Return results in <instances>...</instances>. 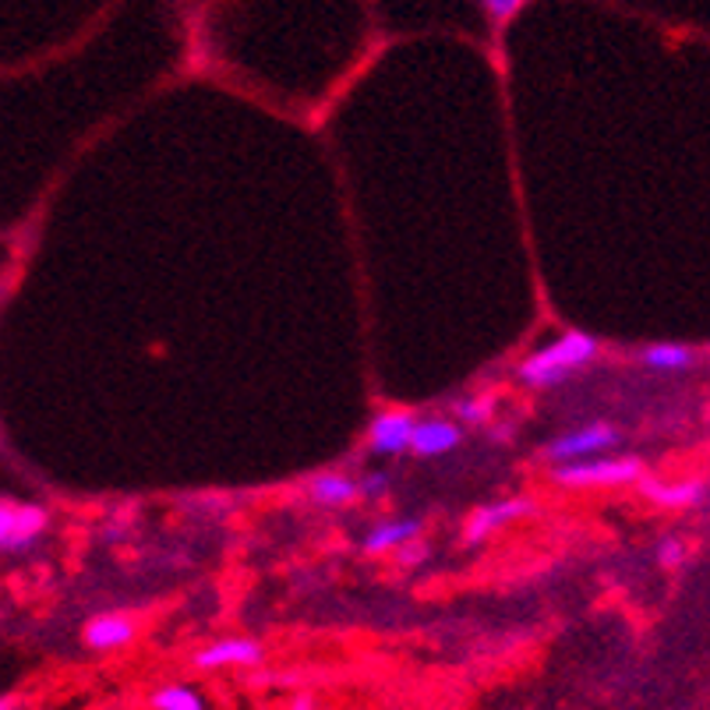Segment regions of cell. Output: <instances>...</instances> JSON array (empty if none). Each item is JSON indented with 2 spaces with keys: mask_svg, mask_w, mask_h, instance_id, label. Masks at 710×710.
Here are the masks:
<instances>
[{
  "mask_svg": "<svg viewBox=\"0 0 710 710\" xmlns=\"http://www.w3.org/2000/svg\"><path fill=\"white\" fill-rule=\"evenodd\" d=\"M598 358V339L587 333H562L559 339H551L541 350H534L527 361L520 364V378L527 382L531 389H551L565 382L580 368H587Z\"/></svg>",
  "mask_w": 710,
  "mask_h": 710,
  "instance_id": "cell-1",
  "label": "cell"
},
{
  "mask_svg": "<svg viewBox=\"0 0 710 710\" xmlns=\"http://www.w3.org/2000/svg\"><path fill=\"white\" fill-rule=\"evenodd\" d=\"M636 477H640V460H608V457L562 463L556 471L559 485H570V488H612Z\"/></svg>",
  "mask_w": 710,
  "mask_h": 710,
  "instance_id": "cell-2",
  "label": "cell"
},
{
  "mask_svg": "<svg viewBox=\"0 0 710 710\" xmlns=\"http://www.w3.org/2000/svg\"><path fill=\"white\" fill-rule=\"evenodd\" d=\"M619 443V432L612 424H587V428H576V432H565L559 435L556 443L545 446V457L551 463H576V460H587V457H598L601 449H612Z\"/></svg>",
  "mask_w": 710,
  "mask_h": 710,
  "instance_id": "cell-3",
  "label": "cell"
},
{
  "mask_svg": "<svg viewBox=\"0 0 710 710\" xmlns=\"http://www.w3.org/2000/svg\"><path fill=\"white\" fill-rule=\"evenodd\" d=\"M47 531V513L39 506L0 502V551H28Z\"/></svg>",
  "mask_w": 710,
  "mask_h": 710,
  "instance_id": "cell-4",
  "label": "cell"
},
{
  "mask_svg": "<svg viewBox=\"0 0 710 710\" xmlns=\"http://www.w3.org/2000/svg\"><path fill=\"white\" fill-rule=\"evenodd\" d=\"M265 650L259 640L251 636H226V640H216L212 647L198 650L195 655V669H254L262 664Z\"/></svg>",
  "mask_w": 710,
  "mask_h": 710,
  "instance_id": "cell-5",
  "label": "cell"
},
{
  "mask_svg": "<svg viewBox=\"0 0 710 710\" xmlns=\"http://www.w3.org/2000/svg\"><path fill=\"white\" fill-rule=\"evenodd\" d=\"M414 424L418 418L410 410H386L372 421L368 428V446L378 457H400V452L410 449V435H414Z\"/></svg>",
  "mask_w": 710,
  "mask_h": 710,
  "instance_id": "cell-6",
  "label": "cell"
},
{
  "mask_svg": "<svg viewBox=\"0 0 710 710\" xmlns=\"http://www.w3.org/2000/svg\"><path fill=\"white\" fill-rule=\"evenodd\" d=\"M531 513H534V506L527 499H502V502L481 506V509H474V516L466 520L463 537H466V545H481L495 531H502V527H509V523H516Z\"/></svg>",
  "mask_w": 710,
  "mask_h": 710,
  "instance_id": "cell-7",
  "label": "cell"
},
{
  "mask_svg": "<svg viewBox=\"0 0 710 710\" xmlns=\"http://www.w3.org/2000/svg\"><path fill=\"white\" fill-rule=\"evenodd\" d=\"M463 432L460 424H452L446 418H424L414 424V435H410V449L418 457H446V452L460 449Z\"/></svg>",
  "mask_w": 710,
  "mask_h": 710,
  "instance_id": "cell-8",
  "label": "cell"
},
{
  "mask_svg": "<svg viewBox=\"0 0 710 710\" xmlns=\"http://www.w3.org/2000/svg\"><path fill=\"white\" fill-rule=\"evenodd\" d=\"M135 640V622L124 615H96L85 626V647L89 650H121Z\"/></svg>",
  "mask_w": 710,
  "mask_h": 710,
  "instance_id": "cell-9",
  "label": "cell"
},
{
  "mask_svg": "<svg viewBox=\"0 0 710 710\" xmlns=\"http://www.w3.org/2000/svg\"><path fill=\"white\" fill-rule=\"evenodd\" d=\"M418 534H421L418 520H389V523H378V527L368 531L361 548L368 551V556H382V551H396V548L410 545Z\"/></svg>",
  "mask_w": 710,
  "mask_h": 710,
  "instance_id": "cell-10",
  "label": "cell"
},
{
  "mask_svg": "<svg viewBox=\"0 0 710 710\" xmlns=\"http://www.w3.org/2000/svg\"><path fill=\"white\" fill-rule=\"evenodd\" d=\"M311 499H315L319 506H350L353 499H361L358 495V477H350V474H322L311 481Z\"/></svg>",
  "mask_w": 710,
  "mask_h": 710,
  "instance_id": "cell-11",
  "label": "cell"
},
{
  "mask_svg": "<svg viewBox=\"0 0 710 710\" xmlns=\"http://www.w3.org/2000/svg\"><path fill=\"white\" fill-rule=\"evenodd\" d=\"M644 495L661 506H693L703 499V485L700 481H683V485H658V481H647Z\"/></svg>",
  "mask_w": 710,
  "mask_h": 710,
  "instance_id": "cell-12",
  "label": "cell"
},
{
  "mask_svg": "<svg viewBox=\"0 0 710 710\" xmlns=\"http://www.w3.org/2000/svg\"><path fill=\"white\" fill-rule=\"evenodd\" d=\"M152 710H205V700L191 686H163L149 697Z\"/></svg>",
  "mask_w": 710,
  "mask_h": 710,
  "instance_id": "cell-13",
  "label": "cell"
},
{
  "mask_svg": "<svg viewBox=\"0 0 710 710\" xmlns=\"http://www.w3.org/2000/svg\"><path fill=\"white\" fill-rule=\"evenodd\" d=\"M644 364L658 368V372H683L693 364V350L678 344H658L644 350Z\"/></svg>",
  "mask_w": 710,
  "mask_h": 710,
  "instance_id": "cell-14",
  "label": "cell"
},
{
  "mask_svg": "<svg viewBox=\"0 0 710 710\" xmlns=\"http://www.w3.org/2000/svg\"><path fill=\"white\" fill-rule=\"evenodd\" d=\"M477 4L485 8L491 22H509L523 4H527V0H477Z\"/></svg>",
  "mask_w": 710,
  "mask_h": 710,
  "instance_id": "cell-15",
  "label": "cell"
},
{
  "mask_svg": "<svg viewBox=\"0 0 710 710\" xmlns=\"http://www.w3.org/2000/svg\"><path fill=\"white\" fill-rule=\"evenodd\" d=\"M386 491H389V477L382 474V471H372L368 477L358 481V495H361V499H382Z\"/></svg>",
  "mask_w": 710,
  "mask_h": 710,
  "instance_id": "cell-16",
  "label": "cell"
},
{
  "mask_svg": "<svg viewBox=\"0 0 710 710\" xmlns=\"http://www.w3.org/2000/svg\"><path fill=\"white\" fill-rule=\"evenodd\" d=\"M488 410H491V400H466V403L457 407V414H460L463 421H485Z\"/></svg>",
  "mask_w": 710,
  "mask_h": 710,
  "instance_id": "cell-17",
  "label": "cell"
},
{
  "mask_svg": "<svg viewBox=\"0 0 710 710\" xmlns=\"http://www.w3.org/2000/svg\"><path fill=\"white\" fill-rule=\"evenodd\" d=\"M683 556H686V545L678 541V537H664V541H661V562L664 565H678V562H683Z\"/></svg>",
  "mask_w": 710,
  "mask_h": 710,
  "instance_id": "cell-18",
  "label": "cell"
},
{
  "mask_svg": "<svg viewBox=\"0 0 710 710\" xmlns=\"http://www.w3.org/2000/svg\"><path fill=\"white\" fill-rule=\"evenodd\" d=\"M287 710H315V700H311V697H297Z\"/></svg>",
  "mask_w": 710,
  "mask_h": 710,
  "instance_id": "cell-19",
  "label": "cell"
},
{
  "mask_svg": "<svg viewBox=\"0 0 710 710\" xmlns=\"http://www.w3.org/2000/svg\"><path fill=\"white\" fill-rule=\"evenodd\" d=\"M0 710H11V700H8V697H0Z\"/></svg>",
  "mask_w": 710,
  "mask_h": 710,
  "instance_id": "cell-20",
  "label": "cell"
}]
</instances>
